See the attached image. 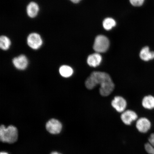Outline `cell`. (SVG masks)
<instances>
[{
    "mask_svg": "<svg viewBox=\"0 0 154 154\" xmlns=\"http://www.w3.org/2000/svg\"><path fill=\"white\" fill-rule=\"evenodd\" d=\"M51 154H61L60 153L58 152H53L51 153Z\"/></svg>",
    "mask_w": 154,
    "mask_h": 154,
    "instance_id": "obj_20",
    "label": "cell"
},
{
    "mask_svg": "<svg viewBox=\"0 0 154 154\" xmlns=\"http://www.w3.org/2000/svg\"><path fill=\"white\" fill-rule=\"evenodd\" d=\"M138 118V115L134 111L131 110H125L121 115V120L127 125H130Z\"/></svg>",
    "mask_w": 154,
    "mask_h": 154,
    "instance_id": "obj_8",
    "label": "cell"
},
{
    "mask_svg": "<svg viewBox=\"0 0 154 154\" xmlns=\"http://www.w3.org/2000/svg\"><path fill=\"white\" fill-rule=\"evenodd\" d=\"M18 138V131L16 127L10 125L5 128L2 125L0 128V140L3 143L12 144L17 141Z\"/></svg>",
    "mask_w": 154,
    "mask_h": 154,
    "instance_id": "obj_2",
    "label": "cell"
},
{
    "mask_svg": "<svg viewBox=\"0 0 154 154\" xmlns=\"http://www.w3.org/2000/svg\"><path fill=\"white\" fill-rule=\"evenodd\" d=\"M145 0H130L132 5L134 6L139 7L143 5Z\"/></svg>",
    "mask_w": 154,
    "mask_h": 154,
    "instance_id": "obj_17",
    "label": "cell"
},
{
    "mask_svg": "<svg viewBox=\"0 0 154 154\" xmlns=\"http://www.w3.org/2000/svg\"><path fill=\"white\" fill-rule=\"evenodd\" d=\"M12 61L15 67L19 70H24L28 65V59L23 55H21L18 57L14 58Z\"/></svg>",
    "mask_w": 154,
    "mask_h": 154,
    "instance_id": "obj_9",
    "label": "cell"
},
{
    "mask_svg": "<svg viewBox=\"0 0 154 154\" xmlns=\"http://www.w3.org/2000/svg\"><path fill=\"white\" fill-rule=\"evenodd\" d=\"M149 142L152 146L153 149V154H154V133L150 135L149 138Z\"/></svg>",
    "mask_w": 154,
    "mask_h": 154,
    "instance_id": "obj_18",
    "label": "cell"
},
{
    "mask_svg": "<svg viewBox=\"0 0 154 154\" xmlns=\"http://www.w3.org/2000/svg\"><path fill=\"white\" fill-rule=\"evenodd\" d=\"M103 28L105 29L109 30L111 29L116 25V22L114 19L110 18H106L103 23Z\"/></svg>",
    "mask_w": 154,
    "mask_h": 154,
    "instance_id": "obj_16",
    "label": "cell"
},
{
    "mask_svg": "<svg viewBox=\"0 0 154 154\" xmlns=\"http://www.w3.org/2000/svg\"><path fill=\"white\" fill-rule=\"evenodd\" d=\"M140 58L142 60L148 61L154 59V51H150L149 47H144L141 50L140 54Z\"/></svg>",
    "mask_w": 154,
    "mask_h": 154,
    "instance_id": "obj_11",
    "label": "cell"
},
{
    "mask_svg": "<svg viewBox=\"0 0 154 154\" xmlns=\"http://www.w3.org/2000/svg\"><path fill=\"white\" fill-rule=\"evenodd\" d=\"M142 104L144 109L149 110L154 109V96L151 95L144 96L142 99Z\"/></svg>",
    "mask_w": 154,
    "mask_h": 154,
    "instance_id": "obj_12",
    "label": "cell"
},
{
    "mask_svg": "<svg viewBox=\"0 0 154 154\" xmlns=\"http://www.w3.org/2000/svg\"><path fill=\"white\" fill-rule=\"evenodd\" d=\"M86 88L92 90L100 85V93L103 96H108L114 90L115 85L111 76L107 73L94 72L86 79L85 82Z\"/></svg>",
    "mask_w": 154,
    "mask_h": 154,
    "instance_id": "obj_1",
    "label": "cell"
},
{
    "mask_svg": "<svg viewBox=\"0 0 154 154\" xmlns=\"http://www.w3.org/2000/svg\"><path fill=\"white\" fill-rule=\"evenodd\" d=\"M28 45L32 49L37 50L41 47L43 41L41 36L36 33H32L29 34L27 38Z\"/></svg>",
    "mask_w": 154,
    "mask_h": 154,
    "instance_id": "obj_5",
    "label": "cell"
},
{
    "mask_svg": "<svg viewBox=\"0 0 154 154\" xmlns=\"http://www.w3.org/2000/svg\"><path fill=\"white\" fill-rule=\"evenodd\" d=\"M0 154H9V153L7 152H1Z\"/></svg>",
    "mask_w": 154,
    "mask_h": 154,
    "instance_id": "obj_21",
    "label": "cell"
},
{
    "mask_svg": "<svg viewBox=\"0 0 154 154\" xmlns=\"http://www.w3.org/2000/svg\"><path fill=\"white\" fill-rule=\"evenodd\" d=\"M111 105L118 112L122 113L125 111L127 103L124 98L120 96H116L112 101Z\"/></svg>",
    "mask_w": 154,
    "mask_h": 154,
    "instance_id": "obj_7",
    "label": "cell"
},
{
    "mask_svg": "<svg viewBox=\"0 0 154 154\" xmlns=\"http://www.w3.org/2000/svg\"><path fill=\"white\" fill-rule=\"evenodd\" d=\"M46 129L50 134H56L60 133L62 129V125L56 119H51L47 123Z\"/></svg>",
    "mask_w": 154,
    "mask_h": 154,
    "instance_id": "obj_4",
    "label": "cell"
},
{
    "mask_svg": "<svg viewBox=\"0 0 154 154\" xmlns=\"http://www.w3.org/2000/svg\"><path fill=\"white\" fill-rule=\"evenodd\" d=\"M11 45V42L9 38L5 36H2L0 38V47L1 49L6 51L8 49Z\"/></svg>",
    "mask_w": 154,
    "mask_h": 154,
    "instance_id": "obj_15",
    "label": "cell"
},
{
    "mask_svg": "<svg viewBox=\"0 0 154 154\" xmlns=\"http://www.w3.org/2000/svg\"><path fill=\"white\" fill-rule=\"evenodd\" d=\"M39 11V7L37 3L34 2H30L27 7L26 11L28 16L34 18L37 15Z\"/></svg>",
    "mask_w": 154,
    "mask_h": 154,
    "instance_id": "obj_13",
    "label": "cell"
},
{
    "mask_svg": "<svg viewBox=\"0 0 154 154\" xmlns=\"http://www.w3.org/2000/svg\"><path fill=\"white\" fill-rule=\"evenodd\" d=\"M109 41L106 37L100 35L96 37L93 46L94 49L97 53L106 51L109 46Z\"/></svg>",
    "mask_w": 154,
    "mask_h": 154,
    "instance_id": "obj_3",
    "label": "cell"
},
{
    "mask_svg": "<svg viewBox=\"0 0 154 154\" xmlns=\"http://www.w3.org/2000/svg\"><path fill=\"white\" fill-rule=\"evenodd\" d=\"M59 72L62 76L65 78H69L72 76L73 70L70 66L67 65H63L60 68Z\"/></svg>",
    "mask_w": 154,
    "mask_h": 154,
    "instance_id": "obj_14",
    "label": "cell"
},
{
    "mask_svg": "<svg viewBox=\"0 0 154 154\" xmlns=\"http://www.w3.org/2000/svg\"><path fill=\"white\" fill-rule=\"evenodd\" d=\"M102 60L101 56L97 53L90 55L88 57L87 62L90 66L95 67L100 64Z\"/></svg>",
    "mask_w": 154,
    "mask_h": 154,
    "instance_id": "obj_10",
    "label": "cell"
},
{
    "mask_svg": "<svg viewBox=\"0 0 154 154\" xmlns=\"http://www.w3.org/2000/svg\"><path fill=\"white\" fill-rule=\"evenodd\" d=\"M136 126L138 131L142 133H146L151 129V123L146 117H141L137 121Z\"/></svg>",
    "mask_w": 154,
    "mask_h": 154,
    "instance_id": "obj_6",
    "label": "cell"
},
{
    "mask_svg": "<svg viewBox=\"0 0 154 154\" xmlns=\"http://www.w3.org/2000/svg\"><path fill=\"white\" fill-rule=\"evenodd\" d=\"M70 1L72 2L73 3H79L81 0H70Z\"/></svg>",
    "mask_w": 154,
    "mask_h": 154,
    "instance_id": "obj_19",
    "label": "cell"
}]
</instances>
